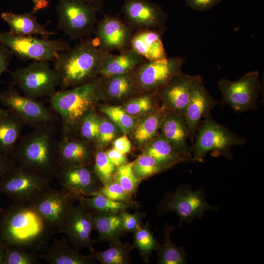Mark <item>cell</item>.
<instances>
[{"mask_svg": "<svg viewBox=\"0 0 264 264\" xmlns=\"http://www.w3.org/2000/svg\"><path fill=\"white\" fill-rule=\"evenodd\" d=\"M205 200L203 188L193 191L188 185H182L173 192H166L157 208L158 214L175 212L183 222L190 223L195 218L200 219L207 210H215Z\"/></svg>", "mask_w": 264, "mask_h": 264, "instance_id": "obj_10", "label": "cell"}, {"mask_svg": "<svg viewBox=\"0 0 264 264\" xmlns=\"http://www.w3.org/2000/svg\"><path fill=\"white\" fill-rule=\"evenodd\" d=\"M77 201L92 214L97 212L119 213L133 206V204L114 201L106 197L96 194L90 197L76 195Z\"/></svg>", "mask_w": 264, "mask_h": 264, "instance_id": "obj_34", "label": "cell"}, {"mask_svg": "<svg viewBox=\"0 0 264 264\" xmlns=\"http://www.w3.org/2000/svg\"><path fill=\"white\" fill-rule=\"evenodd\" d=\"M16 165L15 161L10 156L0 152V178Z\"/></svg>", "mask_w": 264, "mask_h": 264, "instance_id": "obj_50", "label": "cell"}, {"mask_svg": "<svg viewBox=\"0 0 264 264\" xmlns=\"http://www.w3.org/2000/svg\"><path fill=\"white\" fill-rule=\"evenodd\" d=\"M11 76L24 95L35 99L51 95L60 83L57 71L44 61H33L12 71Z\"/></svg>", "mask_w": 264, "mask_h": 264, "instance_id": "obj_8", "label": "cell"}, {"mask_svg": "<svg viewBox=\"0 0 264 264\" xmlns=\"http://www.w3.org/2000/svg\"><path fill=\"white\" fill-rule=\"evenodd\" d=\"M39 264L37 253L16 246L5 247L4 264Z\"/></svg>", "mask_w": 264, "mask_h": 264, "instance_id": "obj_42", "label": "cell"}, {"mask_svg": "<svg viewBox=\"0 0 264 264\" xmlns=\"http://www.w3.org/2000/svg\"><path fill=\"white\" fill-rule=\"evenodd\" d=\"M9 111L7 109H3L0 107V118L7 115Z\"/></svg>", "mask_w": 264, "mask_h": 264, "instance_id": "obj_54", "label": "cell"}, {"mask_svg": "<svg viewBox=\"0 0 264 264\" xmlns=\"http://www.w3.org/2000/svg\"><path fill=\"white\" fill-rule=\"evenodd\" d=\"M76 195L64 187H50L32 205L56 234L62 233L70 210L77 201Z\"/></svg>", "mask_w": 264, "mask_h": 264, "instance_id": "obj_14", "label": "cell"}, {"mask_svg": "<svg viewBox=\"0 0 264 264\" xmlns=\"http://www.w3.org/2000/svg\"><path fill=\"white\" fill-rule=\"evenodd\" d=\"M119 214L123 228L125 232H133L142 223L141 220L146 215L145 213L138 211L131 214L126 210L121 211Z\"/></svg>", "mask_w": 264, "mask_h": 264, "instance_id": "obj_45", "label": "cell"}, {"mask_svg": "<svg viewBox=\"0 0 264 264\" xmlns=\"http://www.w3.org/2000/svg\"><path fill=\"white\" fill-rule=\"evenodd\" d=\"M110 52L101 48L95 38L81 41L61 52L53 61L62 90L78 86L99 76L100 68Z\"/></svg>", "mask_w": 264, "mask_h": 264, "instance_id": "obj_2", "label": "cell"}, {"mask_svg": "<svg viewBox=\"0 0 264 264\" xmlns=\"http://www.w3.org/2000/svg\"><path fill=\"white\" fill-rule=\"evenodd\" d=\"M132 161L116 167L113 178L128 193L135 194L141 181L134 176L132 171Z\"/></svg>", "mask_w": 264, "mask_h": 264, "instance_id": "obj_41", "label": "cell"}, {"mask_svg": "<svg viewBox=\"0 0 264 264\" xmlns=\"http://www.w3.org/2000/svg\"><path fill=\"white\" fill-rule=\"evenodd\" d=\"M59 168H68L92 165L96 147L74 134H63L56 142Z\"/></svg>", "mask_w": 264, "mask_h": 264, "instance_id": "obj_18", "label": "cell"}, {"mask_svg": "<svg viewBox=\"0 0 264 264\" xmlns=\"http://www.w3.org/2000/svg\"><path fill=\"white\" fill-rule=\"evenodd\" d=\"M100 120L101 117L94 109L83 117L74 133L72 134L85 141L97 143Z\"/></svg>", "mask_w": 264, "mask_h": 264, "instance_id": "obj_38", "label": "cell"}, {"mask_svg": "<svg viewBox=\"0 0 264 264\" xmlns=\"http://www.w3.org/2000/svg\"><path fill=\"white\" fill-rule=\"evenodd\" d=\"M113 148L124 154L129 153L132 149L131 143L127 135L124 134L114 139Z\"/></svg>", "mask_w": 264, "mask_h": 264, "instance_id": "obj_49", "label": "cell"}, {"mask_svg": "<svg viewBox=\"0 0 264 264\" xmlns=\"http://www.w3.org/2000/svg\"><path fill=\"white\" fill-rule=\"evenodd\" d=\"M143 154L153 157L165 170L183 162L181 156L160 132L145 148Z\"/></svg>", "mask_w": 264, "mask_h": 264, "instance_id": "obj_30", "label": "cell"}, {"mask_svg": "<svg viewBox=\"0 0 264 264\" xmlns=\"http://www.w3.org/2000/svg\"><path fill=\"white\" fill-rule=\"evenodd\" d=\"M12 53L4 45L0 44V78L6 71L12 59Z\"/></svg>", "mask_w": 264, "mask_h": 264, "instance_id": "obj_47", "label": "cell"}, {"mask_svg": "<svg viewBox=\"0 0 264 264\" xmlns=\"http://www.w3.org/2000/svg\"><path fill=\"white\" fill-rule=\"evenodd\" d=\"M105 99L102 83L98 77L73 88L50 95L53 109L61 117L63 134H72L79 123L98 103Z\"/></svg>", "mask_w": 264, "mask_h": 264, "instance_id": "obj_4", "label": "cell"}, {"mask_svg": "<svg viewBox=\"0 0 264 264\" xmlns=\"http://www.w3.org/2000/svg\"><path fill=\"white\" fill-rule=\"evenodd\" d=\"M55 234L32 204L13 202L0 211V242L5 247L43 252Z\"/></svg>", "mask_w": 264, "mask_h": 264, "instance_id": "obj_1", "label": "cell"}, {"mask_svg": "<svg viewBox=\"0 0 264 264\" xmlns=\"http://www.w3.org/2000/svg\"><path fill=\"white\" fill-rule=\"evenodd\" d=\"M184 63L181 57L146 60L132 71L136 93H156L175 75L181 71Z\"/></svg>", "mask_w": 264, "mask_h": 264, "instance_id": "obj_11", "label": "cell"}, {"mask_svg": "<svg viewBox=\"0 0 264 264\" xmlns=\"http://www.w3.org/2000/svg\"><path fill=\"white\" fill-rule=\"evenodd\" d=\"M117 128L118 127L110 119L101 118L97 146L103 147L114 140L118 133Z\"/></svg>", "mask_w": 264, "mask_h": 264, "instance_id": "obj_44", "label": "cell"}, {"mask_svg": "<svg viewBox=\"0 0 264 264\" xmlns=\"http://www.w3.org/2000/svg\"><path fill=\"white\" fill-rule=\"evenodd\" d=\"M109 248L104 251L93 249L89 254L102 264H129L131 263L130 252L133 249L128 243L121 241L110 243Z\"/></svg>", "mask_w": 264, "mask_h": 264, "instance_id": "obj_33", "label": "cell"}, {"mask_svg": "<svg viewBox=\"0 0 264 264\" xmlns=\"http://www.w3.org/2000/svg\"><path fill=\"white\" fill-rule=\"evenodd\" d=\"M159 132L181 156L184 162H195L187 141L188 132L183 116L168 110L163 119Z\"/></svg>", "mask_w": 264, "mask_h": 264, "instance_id": "obj_22", "label": "cell"}, {"mask_svg": "<svg viewBox=\"0 0 264 264\" xmlns=\"http://www.w3.org/2000/svg\"><path fill=\"white\" fill-rule=\"evenodd\" d=\"M165 31L154 29L137 30L131 38V48L147 61H155L167 58L162 41Z\"/></svg>", "mask_w": 264, "mask_h": 264, "instance_id": "obj_23", "label": "cell"}, {"mask_svg": "<svg viewBox=\"0 0 264 264\" xmlns=\"http://www.w3.org/2000/svg\"><path fill=\"white\" fill-rule=\"evenodd\" d=\"M132 162L133 174L141 181L166 171L153 157L145 154L142 153Z\"/></svg>", "mask_w": 264, "mask_h": 264, "instance_id": "obj_39", "label": "cell"}, {"mask_svg": "<svg viewBox=\"0 0 264 264\" xmlns=\"http://www.w3.org/2000/svg\"><path fill=\"white\" fill-rule=\"evenodd\" d=\"M56 9L57 28L71 39L82 40L93 33L101 8L83 0H58Z\"/></svg>", "mask_w": 264, "mask_h": 264, "instance_id": "obj_7", "label": "cell"}, {"mask_svg": "<svg viewBox=\"0 0 264 264\" xmlns=\"http://www.w3.org/2000/svg\"><path fill=\"white\" fill-rule=\"evenodd\" d=\"M24 123L9 112L0 118V152L11 156L19 140Z\"/></svg>", "mask_w": 264, "mask_h": 264, "instance_id": "obj_31", "label": "cell"}, {"mask_svg": "<svg viewBox=\"0 0 264 264\" xmlns=\"http://www.w3.org/2000/svg\"><path fill=\"white\" fill-rule=\"evenodd\" d=\"M1 209H2V208H1L0 207V210H1Z\"/></svg>", "mask_w": 264, "mask_h": 264, "instance_id": "obj_55", "label": "cell"}, {"mask_svg": "<svg viewBox=\"0 0 264 264\" xmlns=\"http://www.w3.org/2000/svg\"><path fill=\"white\" fill-rule=\"evenodd\" d=\"M93 217V214L80 203L72 206L62 233L67 236L75 249L87 247L91 251L94 249L91 238L94 230Z\"/></svg>", "mask_w": 264, "mask_h": 264, "instance_id": "obj_19", "label": "cell"}, {"mask_svg": "<svg viewBox=\"0 0 264 264\" xmlns=\"http://www.w3.org/2000/svg\"><path fill=\"white\" fill-rule=\"evenodd\" d=\"M121 12L125 21L137 30H166L167 15L157 4L150 0H124Z\"/></svg>", "mask_w": 264, "mask_h": 264, "instance_id": "obj_15", "label": "cell"}, {"mask_svg": "<svg viewBox=\"0 0 264 264\" xmlns=\"http://www.w3.org/2000/svg\"><path fill=\"white\" fill-rule=\"evenodd\" d=\"M52 180L16 165L0 178V194L14 203L33 204L50 187Z\"/></svg>", "mask_w": 264, "mask_h": 264, "instance_id": "obj_6", "label": "cell"}, {"mask_svg": "<svg viewBox=\"0 0 264 264\" xmlns=\"http://www.w3.org/2000/svg\"><path fill=\"white\" fill-rule=\"evenodd\" d=\"M145 61L144 57L131 48L117 55L110 53L104 61L98 77H107L131 72Z\"/></svg>", "mask_w": 264, "mask_h": 264, "instance_id": "obj_27", "label": "cell"}, {"mask_svg": "<svg viewBox=\"0 0 264 264\" xmlns=\"http://www.w3.org/2000/svg\"><path fill=\"white\" fill-rule=\"evenodd\" d=\"M156 93L136 95L128 99L122 107L131 115L137 118L160 107Z\"/></svg>", "mask_w": 264, "mask_h": 264, "instance_id": "obj_36", "label": "cell"}, {"mask_svg": "<svg viewBox=\"0 0 264 264\" xmlns=\"http://www.w3.org/2000/svg\"><path fill=\"white\" fill-rule=\"evenodd\" d=\"M132 29L119 17L104 14L103 18L96 23L93 33L101 48L109 52H122L131 48Z\"/></svg>", "mask_w": 264, "mask_h": 264, "instance_id": "obj_17", "label": "cell"}, {"mask_svg": "<svg viewBox=\"0 0 264 264\" xmlns=\"http://www.w3.org/2000/svg\"><path fill=\"white\" fill-rule=\"evenodd\" d=\"M221 101L214 99L203 82V77L194 75L190 91V99L184 118L188 132V137L193 141L203 118Z\"/></svg>", "mask_w": 264, "mask_h": 264, "instance_id": "obj_16", "label": "cell"}, {"mask_svg": "<svg viewBox=\"0 0 264 264\" xmlns=\"http://www.w3.org/2000/svg\"><path fill=\"white\" fill-rule=\"evenodd\" d=\"M168 110L160 106L139 117L130 133L137 146L144 147L158 134L161 123Z\"/></svg>", "mask_w": 264, "mask_h": 264, "instance_id": "obj_25", "label": "cell"}, {"mask_svg": "<svg viewBox=\"0 0 264 264\" xmlns=\"http://www.w3.org/2000/svg\"><path fill=\"white\" fill-rule=\"evenodd\" d=\"M119 213L97 212L93 213L94 230L98 237L94 243L108 242L110 243L121 241L126 233L123 228Z\"/></svg>", "mask_w": 264, "mask_h": 264, "instance_id": "obj_28", "label": "cell"}, {"mask_svg": "<svg viewBox=\"0 0 264 264\" xmlns=\"http://www.w3.org/2000/svg\"><path fill=\"white\" fill-rule=\"evenodd\" d=\"M39 257L51 264H94L95 260L85 256L71 246L68 240L54 238L46 249Z\"/></svg>", "mask_w": 264, "mask_h": 264, "instance_id": "obj_24", "label": "cell"}, {"mask_svg": "<svg viewBox=\"0 0 264 264\" xmlns=\"http://www.w3.org/2000/svg\"><path fill=\"white\" fill-rule=\"evenodd\" d=\"M0 44L7 47L19 58L47 62L54 61L61 52L70 47L66 42L61 40L16 35L8 31L0 32Z\"/></svg>", "mask_w": 264, "mask_h": 264, "instance_id": "obj_9", "label": "cell"}, {"mask_svg": "<svg viewBox=\"0 0 264 264\" xmlns=\"http://www.w3.org/2000/svg\"><path fill=\"white\" fill-rule=\"evenodd\" d=\"M92 166L94 173L102 185L112 179L116 167L110 162L105 152L96 148Z\"/></svg>", "mask_w": 264, "mask_h": 264, "instance_id": "obj_40", "label": "cell"}, {"mask_svg": "<svg viewBox=\"0 0 264 264\" xmlns=\"http://www.w3.org/2000/svg\"><path fill=\"white\" fill-rule=\"evenodd\" d=\"M218 85L222 95L221 103L228 105L238 112L258 109L261 90L258 71L248 72L235 81L222 77Z\"/></svg>", "mask_w": 264, "mask_h": 264, "instance_id": "obj_12", "label": "cell"}, {"mask_svg": "<svg viewBox=\"0 0 264 264\" xmlns=\"http://www.w3.org/2000/svg\"><path fill=\"white\" fill-rule=\"evenodd\" d=\"M85 2L92 5L98 6L102 8L104 2L107 0H83Z\"/></svg>", "mask_w": 264, "mask_h": 264, "instance_id": "obj_52", "label": "cell"}, {"mask_svg": "<svg viewBox=\"0 0 264 264\" xmlns=\"http://www.w3.org/2000/svg\"><path fill=\"white\" fill-rule=\"evenodd\" d=\"M33 3V12H36L38 11L47 8L50 4L51 0H31Z\"/></svg>", "mask_w": 264, "mask_h": 264, "instance_id": "obj_51", "label": "cell"}, {"mask_svg": "<svg viewBox=\"0 0 264 264\" xmlns=\"http://www.w3.org/2000/svg\"><path fill=\"white\" fill-rule=\"evenodd\" d=\"M193 76L181 71L160 88L156 94L161 102V106L184 117L189 102Z\"/></svg>", "mask_w": 264, "mask_h": 264, "instance_id": "obj_20", "label": "cell"}, {"mask_svg": "<svg viewBox=\"0 0 264 264\" xmlns=\"http://www.w3.org/2000/svg\"><path fill=\"white\" fill-rule=\"evenodd\" d=\"M170 227L165 223L163 231V243L157 251V263L159 264H183L186 263V252L184 247H178L171 240V232L180 227Z\"/></svg>", "mask_w": 264, "mask_h": 264, "instance_id": "obj_32", "label": "cell"}, {"mask_svg": "<svg viewBox=\"0 0 264 264\" xmlns=\"http://www.w3.org/2000/svg\"><path fill=\"white\" fill-rule=\"evenodd\" d=\"M96 194L102 195L114 201L133 205L135 204L132 200V195L124 190L113 178L107 184L103 185Z\"/></svg>", "mask_w": 264, "mask_h": 264, "instance_id": "obj_43", "label": "cell"}, {"mask_svg": "<svg viewBox=\"0 0 264 264\" xmlns=\"http://www.w3.org/2000/svg\"><path fill=\"white\" fill-rule=\"evenodd\" d=\"M0 103L24 124L34 129L52 124L54 116L44 104L36 99L21 94L13 86L0 93Z\"/></svg>", "mask_w": 264, "mask_h": 264, "instance_id": "obj_13", "label": "cell"}, {"mask_svg": "<svg viewBox=\"0 0 264 264\" xmlns=\"http://www.w3.org/2000/svg\"><path fill=\"white\" fill-rule=\"evenodd\" d=\"M1 18L8 25L10 33L20 36L39 35L47 38L55 34L48 31L41 24L33 13L16 14L4 11L0 14Z\"/></svg>", "mask_w": 264, "mask_h": 264, "instance_id": "obj_26", "label": "cell"}, {"mask_svg": "<svg viewBox=\"0 0 264 264\" xmlns=\"http://www.w3.org/2000/svg\"><path fill=\"white\" fill-rule=\"evenodd\" d=\"M5 246L0 242V264H4Z\"/></svg>", "mask_w": 264, "mask_h": 264, "instance_id": "obj_53", "label": "cell"}, {"mask_svg": "<svg viewBox=\"0 0 264 264\" xmlns=\"http://www.w3.org/2000/svg\"><path fill=\"white\" fill-rule=\"evenodd\" d=\"M106 153L110 162L116 167L128 162V158L125 154L120 153L114 148L107 150Z\"/></svg>", "mask_w": 264, "mask_h": 264, "instance_id": "obj_48", "label": "cell"}, {"mask_svg": "<svg viewBox=\"0 0 264 264\" xmlns=\"http://www.w3.org/2000/svg\"><path fill=\"white\" fill-rule=\"evenodd\" d=\"M133 233V249H137L143 261L149 263L152 252L157 250L160 244L154 238L148 222L145 224L142 223Z\"/></svg>", "mask_w": 264, "mask_h": 264, "instance_id": "obj_35", "label": "cell"}, {"mask_svg": "<svg viewBox=\"0 0 264 264\" xmlns=\"http://www.w3.org/2000/svg\"><path fill=\"white\" fill-rule=\"evenodd\" d=\"M56 178L63 187L86 197L95 195L103 186L94 173L92 164L59 168Z\"/></svg>", "mask_w": 264, "mask_h": 264, "instance_id": "obj_21", "label": "cell"}, {"mask_svg": "<svg viewBox=\"0 0 264 264\" xmlns=\"http://www.w3.org/2000/svg\"><path fill=\"white\" fill-rule=\"evenodd\" d=\"M223 0H186L187 6L192 9L203 12L208 11Z\"/></svg>", "mask_w": 264, "mask_h": 264, "instance_id": "obj_46", "label": "cell"}, {"mask_svg": "<svg viewBox=\"0 0 264 264\" xmlns=\"http://www.w3.org/2000/svg\"><path fill=\"white\" fill-rule=\"evenodd\" d=\"M132 71L107 77H99L105 98L123 100L137 95Z\"/></svg>", "mask_w": 264, "mask_h": 264, "instance_id": "obj_29", "label": "cell"}, {"mask_svg": "<svg viewBox=\"0 0 264 264\" xmlns=\"http://www.w3.org/2000/svg\"><path fill=\"white\" fill-rule=\"evenodd\" d=\"M100 109L124 134L127 135L132 132L137 119L129 114L122 106H103Z\"/></svg>", "mask_w": 264, "mask_h": 264, "instance_id": "obj_37", "label": "cell"}, {"mask_svg": "<svg viewBox=\"0 0 264 264\" xmlns=\"http://www.w3.org/2000/svg\"><path fill=\"white\" fill-rule=\"evenodd\" d=\"M52 124L34 129L19 140L10 157L17 165L52 180L59 168Z\"/></svg>", "mask_w": 264, "mask_h": 264, "instance_id": "obj_3", "label": "cell"}, {"mask_svg": "<svg viewBox=\"0 0 264 264\" xmlns=\"http://www.w3.org/2000/svg\"><path fill=\"white\" fill-rule=\"evenodd\" d=\"M196 136L195 143L191 148L195 162H203L207 154L210 152L215 155L232 159V147L244 143L243 138L216 122L210 112L200 123Z\"/></svg>", "mask_w": 264, "mask_h": 264, "instance_id": "obj_5", "label": "cell"}]
</instances>
